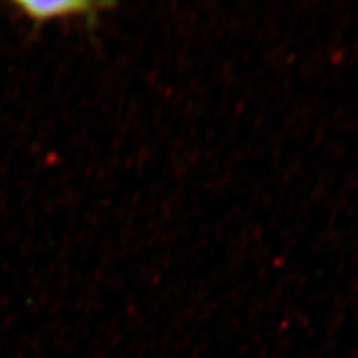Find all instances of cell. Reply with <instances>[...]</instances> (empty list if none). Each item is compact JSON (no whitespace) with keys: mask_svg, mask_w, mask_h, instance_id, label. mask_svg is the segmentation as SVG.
<instances>
[{"mask_svg":"<svg viewBox=\"0 0 358 358\" xmlns=\"http://www.w3.org/2000/svg\"><path fill=\"white\" fill-rule=\"evenodd\" d=\"M13 7L24 15L35 24H43L53 19H65L83 16L94 22L100 11L108 10L115 4L110 1H87V0H57V1H38V0H17Z\"/></svg>","mask_w":358,"mask_h":358,"instance_id":"obj_1","label":"cell"}]
</instances>
